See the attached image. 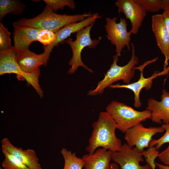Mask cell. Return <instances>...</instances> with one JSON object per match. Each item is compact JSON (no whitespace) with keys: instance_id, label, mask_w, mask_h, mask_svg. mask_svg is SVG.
Listing matches in <instances>:
<instances>
[{"instance_id":"cell-1","label":"cell","mask_w":169,"mask_h":169,"mask_svg":"<svg viewBox=\"0 0 169 169\" xmlns=\"http://www.w3.org/2000/svg\"><path fill=\"white\" fill-rule=\"evenodd\" d=\"M93 130L86 150L93 153L98 148H102L112 152L120 151L122 144L115 134L117 125L106 112H100L97 120L92 125Z\"/></svg>"},{"instance_id":"cell-2","label":"cell","mask_w":169,"mask_h":169,"mask_svg":"<svg viewBox=\"0 0 169 169\" xmlns=\"http://www.w3.org/2000/svg\"><path fill=\"white\" fill-rule=\"evenodd\" d=\"M93 15L90 13L73 15L58 14L46 5L43 11L38 16L32 18H23L13 24L49 30L55 33L67 25L82 21Z\"/></svg>"},{"instance_id":"cell-3","label":"cell","mask_w":169,"mask_h":169,"mask_svg":"<svg viewBox=\"0 0 169 169\" xmlns=\"http://www.w3.org/2000/svg\"><path fill=\"white\" fill-rule=\"evenodd\" d=\"M131 45L132 48L131 56L128 63L123 66H119L117 64L118 58L114 55L113 63L104 78L98 83L94 89L88 92L89 95L95 96L101 94L106 87L119 80H122L125 84L130 83L135 75L134 68L139 62V59L135 54L133 44L131 43Z\"/></svg>"},{"instance_id":"cell-4","label":"cell","mask_w":169,"mask_h":169,"mask_svg":"<svg viewBox=\"0 0 169 169\" xmlns=\"http://www.w3.org/2000/svg\"><path fill=\"white\" fill-rule=\"evenodd\" d=\"M106 111L115 122L117 129L123 133L151 118V112L148 110L138 111L123 103L115 100L107 106Z\"/></svg>"},{"instance_id":"cell-5","label":"cell","mask_w":169,"mask_h":169,"mask_svg":"<svg viewBox=\"0 0 169 169\" xmlns=\"http://www.w3.org/2000/svg\"><path fill=\"white\" fill-rule=\"evenodd\" d=\"M94 23H93L76 33V39L74 41L69 38L66 41L71 48L72 56L69 64L71 66L68 73L70 74L74 73L80 66L83 67L90 72L93 73L92 70L85 65L81 59V54L82 50L85 47L93 48L99 43L101 39H92L90 37V32Z\"/></svg>"},{"instance_id":"cell-6","label":"cell","mask_w":169,"mask_h":169,"mask_svg":"<svg viewBox=\"0 0 169 169\" xmlns=\"http://www.w3.org/2000/svg\"><path fill=\"white\" fill-rule=\"evenodd\" d=\"M117 19L116 17L106 18L105 28L107 33L106 37L112 45H115V55L118 58L125 46L130 50L132 33L127 30L128 24L125 19L121 18L118 23L116 22Z\"/></svg>"},{"instance_id":"cell-7","label":"cell","mask_w":169,"mask_h":169,"mask_svg":"<svg viewBox=\"0 0 169 169\" xmlns=\"http://www.w3.org/2000/svg\"><path fill=\"white\" fill-rule=\"evenodd\" d=\"M164 131L161 126L147 128L140 123L126 131L124 138L129 147L133 148L135 146L137 150L142 151L145 148L149 147L154 136Z\"/></svg>"},{"instance_id":"cell-8","label":"cell","mask_w":169,"mask_h":169,"mask_svg":"<svg viewBox=\"0 0 169 169\" xmlns=\"http://www.w3.org/2000/svg\"><path fill=\"white\" fill-rule=\"evenodd\" d=\"M158 59L156 58L152 60L145 62L142 65L138 67H135V69H138L141 71L140 78L137 81L127 84H111L109 87L111 89L125 88L132 90L134 95V106L136 108L140 107L141 103L140 100V94L143 88L149 90L151 88L153 83V80L159 76L167 74L169 72V66L161 72L155 71L150 77L146 78L143 74V70L145 67L148 64L156 61Z\"/></svg>"},{"instance_id":"cell-9","label":"cell","mask_w":169,"mask_h":169,"mask_svg":"<svg viewBox=\"0 0 169 169\" xmlns=\"http://www.w3.org/2000/svg\"><path fill=\"white\" fill-rule=\"evenodd\" d=\"M142 152L124 143L120 151L112 152V160L120 169H152L148 164L143 166L140 164L141 162L144 161Z\"/></svg>"},{"instance_id":"cell-10","label":"cell","mask_w":169,"mask_h":169,"mask_svg":"<svg viewBox=\"0 0 169 169\" xmlns=\"http://www.w3.org/2000/svg\"><path fill=\"white\" fill-rule=\"evenodd\" d=\"M16 56L13 47L9 50L0 51V75L14 74L19 80H25L29 85L33 84L37 79V74L23 72L17 62Z\"/></svg>"},{"instance_id":"cell-11","label":"cell","mask_w":169,"mask_h":169,"mask_svg":"<svg viewBox=\"0 0 169 169\" xmlns=\"http://www.w3.org/2000/svg\"><path fill=\"white\" fill-rule=\"evenodd\" d=\"M120 13L131 22L132 34H136L147 14L146 11L135 0H117L115 3Z\"/></svg>"},{"instance_id":"cell-12","label":"cell","mask_w":169,"mask_h":169,"mask_svg":"<svg viewBox=\"0 0 169 169\" xmlns=\"http://www.w3.org/2000/svg\"><path fill=\"white\" fill-rule=\"evenodd\" d=\"M151 27L157 45L165 58L163 68L164 69L167 67L169 60V33L162 14L152 16Z\"/></svg>"},{"instance_id":"cell-13","label":"cell","mask_w":169,"mask_h":169,"mask_svg":"<svg viewBox=\"0 0 169 169\" xmlns=\"http://www.w3.org/2000/svg\"><path fill=\"white\" fill-rule=\"evenodd\" d=\"M2 148L16 157L30 169H42L39 159L35 151L32 149H23L14 146L7 137L1 141Z\"/></svg>"},{"instance_id":"cell-14","label":"cell","mask_w":169,"mask_h":169,"mask_svg":"<svg viewBox=\"0 0 169 169\" xmlns=\"http://www.w3.org/2000/svg\"><path fill=\"white\" fill-rule=\"evenodd\" d=\"M146 109L151 112V119L153 122L169 124V92L163 90L160 101L153 98L149 99Z\"/></svg>"},{"instance_id":"cell-15","label":"cell","mask_w":169,"mask_h":169,"mask_svg":"<svg viewBox=\"0 0 169 169\" xmlns=\"http://www.w3.org/2000/svg\"><path fill=\"white\" fill-rule=\"evenodd\" d=\"M101 18L98 13H96L84 20L77 23L67 25L55 33L56 39L52 44L44 47V51L49 59L50 54L54 47L68 38L72 34L77 33L85 28L93 24L98 18Z\"/></svg>"},{"instance_id":"cell-16","label":"cell","mask_w":169,"mask_h":169,"mask_svg":"<svg viewBox=\"0 0 169 169\" xmlns=\"http://www.w3.org/2000/svg\"><path fill=\"white\" fill-rule=\"evenodd\" d=\"M13 25V47L16 53L29 50L31 43L37 41L38 33L41 29L29 26Z\"/></svg>"},{"instance_id":"cell-17","label":"cell","mask_w":169,"mask_h":169,"mask_svg":"<svg viewBox=\"0 0 169 169\" xmlns=\"http://www.w3.org/2000/svg\"><path fill=\"white\" fill-rule=\"evenodd\" d=\"M16 60L19 67L25 73H33L41 65H46L49 59L44 52L38 54L29 50L16 53Z\"/></svg>"},{"instance_id":"cell-18","label":"cell","mask_w":169,"mask_h":169,"mask_svg":"<svg viewBox=\"0 0 169 169\" xmlns=\"http://www.w3.org/2000/svg\"><path fill=\"white\" fill-rule=\"evenodd\" d=\"M112 152L102 148H98L93 153L83 156L84 169H110Z\"/></svg>"},{"instance_id":"cell-19","label":"cell","mask_w":169,"mask_h":169,"mask_svg":"<svg viewBox=\"0 0 169 169\" xmlns=\"http://www.w3.org/2000/svg\"><path fill=\"white\" fill-rule=\"evenodd\" d=\"M25 7V5L19 0H0V22L8 13H12L15 15L21 13Z\"/></svg>"},{"instance_id":"cell-20","label":"cell","mask_w":169,"mask_h":169,"mask_svg":"<svg viewBox=\"0 0 169 169\" xmlns=\"http://www.w3.org/2000/svg\"><path fill=\"white\" fill-rule=\"evenodd\" d=\"M60 152L64 160L63 169H82L84 167L81 158L77 157L75 152L63 148Z\"/></svg>"},{"instance_id":"cell-21","label":"cell","mask_w":169,"mask_h":169,"mask_svg":"<svg viewBox=\"0 0 169 169\" xmlns=\"http://www.w3.org/2000/svg\"><path fill=\"white\" fill-rule=\"evenodd\" d=\"M146 12L155 13L169 9V0H135Z\"/></svg>"},{"instance_id":"cell-22","label":"cell","mask_w":169,"mask_h":169,"mask_svg":"<svg viewBox=\"0 0 169 169\" xmlns=\"http://www.w3.org/2000/svg\"><path fill=\"white\" fill-rule=\"evenodd\" d=\"M2 150L5 156L2 163L4 169H30L5 149Z\"/></svg>"},{"instance_id":"cell-23","label":"cell","mask_w":169,"mask_h":169,"mask_svg":"<svg viewBox=\"0 0 169 169\" xmlns=\"http://www.w3.org/2000/svg\"><path fill=\"white\" fill-rule=\"evenodd\" d=\"M10 33L1 22L0 23V51L9 50L13 48L11 44Z\"/></svg>"},{"instance_id":"cell-24","label":"cell","mask_w":169,"mask_h":169,"mask_svg":"<svg viewBox=\"0 0 169 169\" xmlns=\"http://www.w3.org/2000/svg\"><path fill=\"white\" fill-rule=\"evenodd\" d=\"M44 1L46 5L55 12L59 9H63L65 6L68 7L71 9H74L75 7V2L72 0H44Z\"/></svg>"},{"instance_id":"cell-25","label":"cell","mask_w":169,"mask_h":169,"mask_svg":"<svg viewBox=\"0 0 169 169\" xmlns=\"http://www.w3.org/2000/svg\"><path fill=\"white\" fill-rule=\"evenodd\" d=\"M37 39V41L47 46L53 44L55 41L56 37L55 33L53 32L41 29L38 33Z\"/></svg>"},{"instance_id":"cell-26","label":"cell","mask_w":169,"mask_h":169,"mask_svg":"<svg viewBox=\"0 0 169 169\" xmlns=\"http://www.w3.org/2000/svg\"><path fill=\"white\" fill-rule=\"evenodd\" d=\"M159 153L155 146L149 147L146 150H144L142 152L147 164L150 165L152 169H156L155 160L158 157Z\"/></svg>"},{"instance_id":"cell-27","label":"cell","mask_w":169,"mask_h":169,"mask_svg":"<svg viewBox=\"0 0 169 169\" xmlns=\"http://www.w3.org/2000/svg\"><path fill=\"white\" fill-rule=\"evenodd\" d=\"M161 127L164 129L165 133L160 138L152 140L150 143L149 147L155 146L158 150L164 144L169 143V124H163Z\"/></svg>"},{"instance_id":"cell-28","label":"cell","mask_w":169,"mask_h":169,"mask_svg":"<svg viewBox=\"0 0 169 169\" xmlns=\"http://www.w3.org/2000/svg\"><path fill=\"white\" fill-rule=\"evenodd\" d=\"M158 157L165 165L169 166V145L164 150L160 152Z\"/></svg>"},{"instance_id":"cell-29","label":"cell","mask_w":169,"mask_h":169,"mask_svg":"<svg viewBox=\"0 0 169 169\" xmlns=\"http://www.w3.org/2000/svg\"><path fill=\"white\" fill-rule=\"evenodd\" d=\"M161 14L165 25L169 33V9L164 10Z\"/></svg>"},{"instance_id":"cell-30","label":"cell","mask_w":169,"mask_h":169,"mask_svg":"<svg viewBox=\"0 0 169 169\" xmlns=\"http://www.w3.org/2000/svg\"><path fill=\"white\" fill-rule=\"evenodd\" d=\"M155 164L159 169H169V166L164 165L155 162Z\"/></svg>"},{"instance_id":"cell-31","label":"cell","mask_w":169,"mask_h":169,"mask_svg":"<svg viewBox=\"0 0 169 169\" xmlns=\"http://www.w3.org/2000/svg\"><path fill=\"white\" fill-rule=\"evenodd\" d=\"M110 169H120V167L118 164L114 162L111 163Z\"/></svg>"},{"instance_id":"cell-32","label":"cell","mask_w":169,"mask_h":169,"mask_svg":"<svg viewBox=\"0 0 169 169\" xmlns=\"http://www.w3.org/2000/svg\"><path fill=\"white\" fill-rule=\"evenodd\" d=\"M0 169H3L1 167H0Z\"/></svg>"}]
</instances>
